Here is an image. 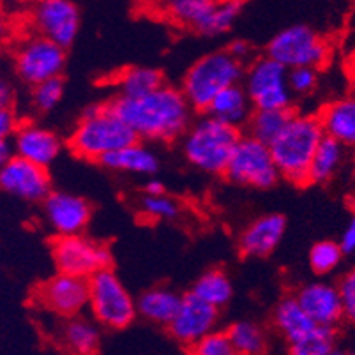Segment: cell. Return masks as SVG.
Returning <instances> with one entry per match:
<instances>
[{
	"mask_svg": "<svg viewBox=\"0 0 355 355\" xmlns=\"http://www.w3.org/2000/svg\"><path fill=\"white\" fill-rule=\"evenodd\" d=\"M182 295L168 286L145 290L137 301V313L144 320L159 327H166L179 309Z\"/></svg>",
	"mask_w": 355,
	"mask_h": 355,
	"instance_id": "d4e9b609",
	"label": "cell"
},
{
	"mask_svg": "<svg viewBox=\"0 0 355 355\" xmlns=\"http://www.w3.org/2000/svg\"><path fill=\"white\" fill-rule=\"evenodd\" d=\"M297 302L301 304L313 322L327 327H336L345 320L343 302L338 285L327 282H311L302 285L295 293Z\"/></svg>",
	"mask_w": 355,
	"mask_h": 355,
	"instance_id": "d6986e66",
	"label": "cell"
},
{
	"mask_svg": "<svg viewBox=\"0 0 355 355\" xmlns=\"http://www.w3.org/2000/svg\"><path fill=\"white\" fill-rule=\"evenodd\" d=\"M214 2L216 0H156V6L173 24L200 32Z\"/></svg>",
	"mask_w": 355,
	"mask_h": 355,
	"instance_id": "4316f807",
	"label": "cell"
},
{
	"mask_svg": "<svg viewBox=\"0 0 355 355\" xmlns=\"http://www.w3.org/2000/svg\"><path fill=\"white\" fill-rule=\"evenodd\" d=\"M227 50L234 55L235 59H239L241 62H244V64H246V59H250L251 53H253V48H251V44L244 40H235L234 43L227 48Z\"/></svg>",
	"mask_w": 355,
	"mask_h": 355,
	"instance_id": "7bdbcfd3",
	"label": "cell"
},
{
	"mask_svg": "<svg viewBox=\"0 0 355 355\" xmlns=\"http://www.w3.org/2000/svg\"><path fill=\"white\" fill-rule=\"evenodd\" d=\"M101 166L112 172L133 173V175H154L159 170V156L153 147L141 140H135L99 161Z\"/></svg>",
	"mask_w": 355,
	"mask_h": 355,
	"instance_id": "44dd1931",
	"label": "cell"
},
{
	"mask_svg": "<svg viewBox=\"0 0 355 355\" xmlns=\"http://www.w3.org/2000/svg\"><path fill=\"white\" fill-rule=\"evenodd\" d=\"M338 288L343 302V318L348 324L355 325V267L341 279Z\"/></svg>",
	"mask_w": 355,
	"mask_h": 355,
	"instance_id": "74e56055",
	"label": "cell"
},
{
	"mask_svg": "<svg viewBox=\"0 0 355 355\" xmlns=\"http://www.w3.org/2000/svg\"><path fill=\"white\" fill-rule=\"evenodd\" d=\"M138 140L110 105L89 106L67 138V147L74 156L85 161L99 163L110 153Z\"/></svg>",
	"mask_w": 355,
	"mask_h": 355,
	"instance_id": "277c9868",
	"label": "cell"
},
{
	"mask_svg": "<svg viewBox=\"0 0 355 355\" xmlns=\"http://www.w3.org/2000/svg\"><path fill=\"white\" fill-rule=\"evenodd\" d=\"M87 309L90 311V316L108 331H122L133 324L138 316L137 301L112 267L89 277Z\"/></svg>",
	"mask_w": 355,
	"mask_h": 355,
	"instance_id": "52a82bcc",
	"label": "cell"
},
{
	"mask_svg": "<svg viewBox=\"0 0 355 355\" xmlns=\"http://www.w3.org/2000/svg\"><path fill=\"white\" fill-rule=\"evenodd\" d=\"M164 191H166L164 184L157 179L148 180L147 186H145V193H153V195H156V193H164Z\"/></svg>",
	"mask_w": 355,
	"mask_h": 355,
	"instance_id": "f6af8a7d",
	"label": "cell"
},
{
	"mask_svg": "<svg viewBox=\"0 0 355 355\" xmlns=\"http://www.w3.org/2000/svg\"><path fill=\"white\" fill-rule=\"evenodd\" d=\"M66 62V48L35 32L21 37L12 50L16 78L27 87L62 76Z\"/></svg>",
	"mask_w": 355,
	"mask_h": 355,
	"instance_id": "ba28073f",
	"label": "cell"
},
{
	"mask_svg": "<svg viewBox=\"0 0 355 355\" xmlns=\"http://www.w3.org/2000/svg\"><path fill=\"white\" fill-rule=\"evenodd\" d=\"M276 332L283 338L293 355H332L338 352L336 327L313 322L308 313L297 302L295 295H288L276 304L272 313Z\"/></svg>",
	"mask_w": 355,
	"mask_h": 355,
	"instance_id": "5b68a950",
	"label": "cell"
},
{
	"mask_svg": "<svg viewBox=\"0 0 355 355\" xmlns=\"http://www.w3.org/2000/svg\"><path fill=\"white\" fill-rule=\"evenodd\" d=\"M41 212L48 230L55 237L83 234L92 219V207L85 198L53 189L41 202Z\"/></svg>",
	"mask_w": 355,
	"mask_h": 355,
	"instance_id": "2e32d148",
	"label": "cell"
},
{
	"mask_svg": "<svg viewBox=\"0 0 355 355\" xmlns=\"http://www.w3.org/2000/svg\"><path fill=\"white\" fill-rule=\"evenodd\" d=\"M12 35H15V25L8 12L0 8V53L11 44Z\"/></svg>",
	"mask_w": 355,
	"mask_h": 355,
	"instance_id": "60d3db41",
	"label": "cell"
},
{
	"mask_svg": "<svg viewBox=\"0 0 355 355\" xmlns=\"http://www.w3.org/2000/svg\"><path fill=\"white\" fill-rule=\"evenodd\" d=\"M241 83L254 108L292 110L293 96L288 87V69L269 55L254 59L244 69Z\"/></svg>",
	"mask_w": 355,
	"mask_h": 355,
	"instance_id": "7c38bea8",
	"label": "cell"
},
{
	"mask_svg": "<svg viewBox=\"0 0 355 355\" xmlns=\"http://www.w3.org/2000/svg\"><path fill=\"white\" fill-rule=\"evenodd\" d=\"M324 135L316 115L292 112L285 128L269 141L270 154L282 179L295 186L308 184L309 163Z\"/></svg>",
	"mask_w": 355,
	"mask_h": 355,
	"instance_id": "3957f363",
	"label": "cell"
},
{
	"mask_svg": "<svg viewBox=\"0 0 355 355\" xmlns=\"http://www.w3.org/2000/svg\"><path fill=\"white\" fill-rule=\"evenodd\" d=\"M66 92L62 76L44 80L31 87V106L37 114H50L60 105Z\"/></svg>",
	"mask_w": 355,
	"mask_h": 355,
	"instance_id": "d6a6232c",
	"label": "cell"
},
{
	"mask_svg": "<svg viewBox=\"0 0 355 355\" xmlns=\"http://www.w3.org/2000/svg\"><path fill=\"white\" fill-rule=\"evenodd\" d=\"M347 157V147L334 138L324 135L308 170V184H327L338 175Z\"/></svg>",
	"mask_w": 355,
	"mask_h": 355,
	"instance_id": "484cf974",
	"label": "cell"
},
{
	"mask_svg": "<svg viewBox=\"0 0 355 355\" xmlns=\"http://www.w3.org/2000/svg\"><path fill=\"white\" fill-rule=\"evenodd\" d=\"M28 21L35 34L67 50L80 32V9L73 0H35Z\"/></svg>",
	"mask_w": 355,
	"mask_h": 355,
	"instance_id": "5bb4252c",
	"label": "cell"
},
{
	"mask_svg": "<svg viewBox=\"0 0 355 355\" xmlns=\"http://www.w3.org/2000/svg\"><path fill=\"white\" fill-rule=\"evenodd\" d=\"M0 191L27 203H41L51 191L48 168L11 154L0 166Z\"/></svg>",
	"mask_w": 355,
	"mask_h": 355,
	"instance_id": "9a60e30c",
	"label": "cell"
},
{
	"mask_svg": "<svg viewBox=\"0 0 355 355\" xmlns=\"http://www.w3.org/2000/svg\"><path fill=\"white\" fill-rule=\"evenodd\" d=\"M12 150H11V144L9 140H0V166L6 163V161L11 157Z\"/></svg>",
	"mask_w": 355,
	"mask_h": 355,
	"instance_id": "ee69618b",
	"label": "cell"
},
{
	"mask_svg": "<svg viewBox=\"0 0 355 355\" xmlns=\"http://www.w3.org/2000/svg\"><path fill=\"white\" fill-rule=\"evenodd\" d=\"M352 150H354V154H352L350 170H352V177H354V180H355V148H352Z\"/></svg>",
	"mask_w": 355,
	"mask_h": 355,
	"instance_id": "bcb514c9",
	"label": "cell"
},
{
	"mask_svg": "<svg viewBox=\"0 0 355 355\" xmlns=\"http://www.w3.org/2000/svg\"><path fill=\"white\" fill-rule=\"evenodd\" d=\"M286 232L282 214H263L251 221L239 235V251L246 258H266L277 250Z\"/></svg>",
	"mask_w": 355,
	"mask_h": 355,
	"instance_id": "ffe728a7",
	"label": "cell"
},
{
	"mask_svg": "<svg viewBox=\"0 0 355 355\" xmlns=\"http://www.w3.org/2000/svg\"><path fill=\"white\" fill-rule=\"evenodd\" d=\"M108 105L133 129L138 140L154 144L179 140L195 115L182 90L166 83L141 96H115Z\"/></svg>",
	"mask_w": 355,
	"mask_h": 355,
	"instance_id": "6da1fadb",
	"label": "cell"
},
{
	"mask_svg": "<svg viewBox=\"0 0 355 355\" xmlns=\"http://www.w3.org/2000/svg\"><path fill=\"white\" fill-rule=\"evenodd\" d=\"M290 115H292V110L254 108L250 121L246 122L244 128H246L248 135L269 144V141H272L274 138H276V135L285 128Z\"/></svg>",
	"mask_w": 355,
	"mask_h": 355,
	"instance_id": "4dcf8cb0",
	"label": "cell"
},
{
	"mask_svg": "<svg viewBox=\"0 0 355 355\" xmlns=\"http://www.w3.org/2000/svg\"><path fill=\"white\" fill-rule=\"evenodd\" d=\"M189 350L196 355H235L227 329H214L207 332Z\"/></svg>",
	"mask_w": 355,
	"mask_h": 355,
	"instance_id": "d590c367",
	"label": "cell"
},
{
	"mask_svg": "<svg viewBox=\"0 0 355 355\" xmlns=\"http://www.w3.org/2000/svg\"><path fill=\"white\" fill-rule=\"evenodd\" d=\"M340 246L347 257H355V212L352 214L347 228H345L343 234H341Z\"/></svg>",
	"mask_w": 355,
	"mask_h": 355,
	"instance_id": "b9f144b4",
	"label": "cell"
},
{
	"mask_svg": "<svg viewBox=\"0 0 355 355\" xmlns=\"http://www.w3.org/2000/svg\"><path fill=\"white\" fill-rule=\"evenodd\" d=\"M164 78L161 71L154 69V67L145 66H135L128 67L115 78V89H117V96H141L148 90L157 89L163 85Z\"/></svg>",
	"mask_w": 355,
	"mask_h": 355,
	"instance_id": "f546056e",
	"label": "cell"
},
{
	"mask_svg": "<svg viewBox=\"0 0 355 355\" xmlns=\"http://www.w3.org/2000/svg\"><path fill=\"white\" fill-rule=\"evenodd\" d=\"M59 343L69 354L92 355L101 347V325L94 318L76 315L64 318L59 329Z\"/></svg>",
	"mask_w": 355,
	"mask_h": 355,
	"instance_id": "7402d4cb",
	"label": "cell"
},
{
	"mask_svg": "<svg viewBox=\"0 0 355 355\" xmlns=\"http://www.w3.org/2000/svg\"><path fill=\"white\" fill-rule=\"evenodd\" d=\"M18 124L20 119L15 114V108H0V140H9Z\"/></svg>",
	"mask_w": 355,
	"mask_h": 355,
	"instance_id": "ab89813d",
	"label": "cell"
},
{
	"mask_svg": "<svg viewBox=\"0 0 355 355\" xmlns=\"http://www.w3.org/2000/svg\"><path fill=\"white\" fill-rule=\"evenodd\" d=\"M343 257L345 253L340 242L320 241L313 244L311 251H309V267L316 276H327L341 266Z\"/></svg>",
	"mask_w": 355,
	"mask_h": 355,
	"instance_id": "e575fe53",
	"label": "cell"
},
{
	"mask_svg": "<svg viewBox=\"0 0 355 355\" xmlns=\"http://www.w3.org/2000/svg\"><path fill=\"white\" fill-rule=\"evenodd\" d=\"M16 90L8 71L0 66V108H15Z\"/></svg>",
	"mask_w": 355,
	"mask_h": 355,
	"instance_id": "f35d334b",
	"label": "cell"
},
{
	"mask_svg": "<svg viewBox=\"0 0 355 355\" xmlns=\"http://www.w3.org/2000/svg\"><path fill=\"white\" fill-rule=\"evenodd\" d=\"M253 110L254 106L248 96L246 89L242 87V83H235V85L223 89L212 98L205 114L242 129L250 121Z\"/></svg>",
	"mask_w": 355,
	"mask_h": 355,
	"instance_id": "cb8c5ba5",
	"label": "cell"
},
{
	"mask_svg": "<svg viewBox=\"0 0 355 355\" xmlns=\"http://www.w3.org/2000/svg\"><path fill=\"white\" fill-rule=\"evenodd\" d=\"M219 309L203 302L193 293L182 295L179 309L166 325L168 334L186 348H191L207 332L218 329Z\"/></svg>",
	"mask_w": 355,
	"mask_h": 355,
	"instance_id": "e0dca14e",
	"label": "cell"
},
{
	"mask_svg": "<svg viewBox=\"0 0 355 355\" xmlns=\"http://www.w3.org/2000/svg\"><path fill=\"white\" fill-rule=\"evenodd\" d=\"M35 301L59 318L82 315L89 308V279L57 270L35 290Z\"/></svg>",
	"mask_w": 355,
	"mask_h": 355,
	"instance_id": "4fadbf2b",
	"label": "cell"
},
{
	"mask_svg": "<svg viewBox=\"0 0 355 355\" xmlns=\"http://www.w3.org/2000/svg\"><path fill=\"white\" fill-rule=\"evenodd\" d=\"M15 156L32 161L40 166L50 168L62 153V138L53 129L37 122H20L9 138Z\"/></svg>",
	"mask_w": 355,
	"mask_h": 355,
	"instance_id": "ac0fdd59",
	"label": "cell"
},
{
	"mask_svg": "<svg viewBox=\"0 0 355 355\" xmlns=\"http://www.w3.org/2000/svg\"><path fill=\"white\" fill-rule=\"evenodd\" d=\"M316 117L327 137L338 140L347 148H355V96L329 103Z\"/></svg>",
	"mask_w": 355,
	"mask_h": 355,
	"instance_id": "603a6c76",
	"label": "cell"
},
{
	"mask_svg": "<svg viewBox=\"0 0 355 355\" xmlns=\"http://www.w3.org/2000/svg\"><path fill=\"white\" fill-rule=\"evenodd\" d=\"M244 62L235 59L228 50L203 55L184 74L180 90L195 112L203 114L218 92L242 82Z\"/></svg>",
	"mask_w": 355,
	"mask_h": 355,
	"instance_id": "8992f818",
	"label": "cell"
},
{
	"mask_svg": "<svg viewBox=\"0 0 355 355\" xmlns=\"http://www.w3.org/2000/svg\"><path fill=\"white\" fill-rule=\"evenodd\" d=\"M242 4H244L242 0H216L207 20L203 21L200 28V34L214 37L230 31L241 15Z\"/></svg>",
	"mask_w": 355,
	"mask_h": 355,
	"instance_id": "1f68e13d",
	"label": "cell"
},
{
	"mask_svg": "<svg viewBox=\"0 0 355 355\" xmlns=\"http://www.w3.org/2000/svg\"><path fill=\"white\" fill-rule=\"evenodd\" d=\"M223 175L230 182L253 189H270L282 179L269 144L251 135H242L239 138Z\"/></svg>",
	"mask_w": 355,
	"mask_h": 355,
	"instance_id": "9c48e42d",
	"label": "cell"
},
{
	"mask_svg": "<svg viewBox=\"0 0 355 355\" xmlns=\"http://www.w3.org/2000/svg\"><path fill=\"white\" fill-rule=\"evenodd\" d=\"M51 257L59 272L87 277L112 267V251L105 242L85 234L62 235L51 242Z\"/></svg>",
	"mask_w": 355,
	"mask_h": 355,
	"instance_id": "8fae6325",
	"label": "cell"
},
{
	"mask_svg": "<svg viewBox=\"0 0 355 355\" xmlns=\"http://www.w3.org/2000/svg\"><path fill=\"white\" fill-rule=\"evenodd\" d=\"M267 55L286 69L301 66L320 69L331 57V48L327 41L308 25H292L277 32L269 41Z\"/></svg>",
	"mask_w": 355,
	"mask_h": 355,
	"instance_id": "30bf717a",
	"label": "cell"
},
{
	"mask_svg": "<svg viewBox=\"0 0 355 355\" xmlns=\"http://www.w3.org/2000/svg\"><path fill=\"white\" fill-rule=\"evenodd\" d=\"M140 211L150 221H175L180 216L182 205L179 200L164 193H145L140 198Z\"/></svg>",
	"mask_w": 355,
	"mask_h": 355,
	"instance_id": "836d02e7",
	"label": "cell"
},
{
	"mask_svg": "<svg viewBox=\"0 0 355 355\" xmlns=\"http://www.w3.org/2000/svg\"><path fill=\"white\" fill-rule=\"evenodd\" d=\"M241 137V128L203 112L202 117L191 121L179 141L188 164L207 175H223Z\"/></svg>",
	"mask_w": 355,
	"mask_h": 355,
	"instance_id": "7a4b0ae2",
	"label": "cell"
},
{
	"mask_svg": "<svg viewBox=\"0 0 355 355\" xmlns=\"http://www.w3.org/2000/svg\"><path fill=\"white\" fill-rule=\"evenodd\" d=\"M189 293H193L195 297L202 299L203 302H207V304L214 306L221 311L225 306H228V302L234 297V285H232V279L225 270L211 269L205 270L196 279Z\"/></svg>",
	"mask_w": 355,
	"mask_h": 355,
	"instance_id": "83f0119b",
	"label": "cell"
},
{
	"mask_svg": "<svg viewBox=\"0 0 355 355\" xmlns=\"http://www.w3.org/2000/svg\"><path fill=\"white\" fill-rule=\"evenodd\" d=\"M235 355H260L269 347V336L266 329L251 320L234 322L227 329Z\"/></svg>",
	"mask_w": 355,
	"mask_h": 355,
	"instance_id": "f1b7e54d",
	"label": "cell"
},
{
	"mask_svg": "<svg viewBox=\"0 0 355 355\" xmlns=\"http://www.w3.org/2000/svg\"><path fill=\"white\" fill-rule=\"evenodd\" d=\"M320 74L316 67L301 66L288 69V87L293 98H306L318 87Z\"/></svg>",
	"mask_w": 355,
	"mask_h": 355,
	"instance_id": "8d00e7d4",
	"label": "cell"
}]
</instances>
